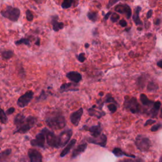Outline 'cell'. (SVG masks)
Segmentation results:
<instances>
[{"label": "cell", "mask_w": 162, "mask_h": 162, "mask_svg": "<svg viewBox=\"0 0 162 162\" xmlns=\"http://www.w3.org/2000/svg\"><path fill=\"white\" fill-rule=\"evenodd\" d=\"M45 123L52 129L60 130L65 127L66 120L61 111H53L46 116Z\"/></svg>", "instance_id": "cell-1"}, {"label": "cell", "mask_w": 162, "mask_h": 162, "mask_svg": "<svg viewBox=\"0 0 162 162\" xmlns=\"http://www.w3.org/2000/svg\"><path fill=\"white\" fill-rule=\"evenodd\" d=\"M37 122V119L34 116H29L22 121L20 124L16 126V130L13 134H25L34 127Z\"/></svg>", "instance_id": "cell-2"}, {"label": "cell", "mask_w": 162, "mask_h": 162, "mask_svg": "<svg viewBox=\"0 0 162 162\" xmlns=\"http://www.w3.org/2000/svg\"><path fill=\"white\" fill-rule=\"evenodd\" d=\"M124 107L127 110L130 111L132 113L136 114L140 112L141 107L138 103L137 99L135 97H129L128 96H125Z\"/></svg>", "instance_id": "cell-3"}, {"label": "cell", "mask_w": 162, "mask_h": 162, "mask_svg": "<svg viewBox=\"0 0 162 162\" xmlns=\"http://www.w3.org/2000/svg\"><path fill=\"white\" fill-rule=\"evenodd\" d=\"M135 144L137 149L141 152H146L152 146V142L148 137L138 135L136 138Z\"/></svg>", "instance_id": "cell-4"}, {"label": "cell", "mask_w": 162, "mask_h": 162, "mask_svg": "<svg viewBox=\"0 0 162 162\" xmlns=\"http://www.w3.org/2000/svg\"><path fill=\"white\" fill-rule=\"evenodd\" d=\"M42 131H43L44 134H45L46 140L49 146L54 148H60L58 136L56 135L53 132L49 131L48 128L46 127L44 128Z\"/></svg>", "instance_id": "cell-5"}, {"label": "cell", "mask_w": 162, "mask_h": 162, "mask_svg": "<svg viewBox=\"0 0 162 162\" xmlns=\"http://www.w3.org/2000/svg\"><path fill=\"white\" fill-rule=\"evenodd\" d=\"M1 13L4 17L9 19L11 21L16 22L18 20L19 18L20 12L19 8H13L12 7H7L6 9L1 11Z\"/></svg>", "instance_id": "cell-6"}, {"label": "cell", "mask_w": 162, "mask_h": 162, "mask_svg": "<svg viewBox=\"0 0 162 162\" xmlns=\"http://www.w3.org/2000/svg\"><path fill=\"white\" fill-rule=\"evenodd\" d=\"M33 97H34V93L32 91H28L18 99L16 104L20 108H25L30 103Z\"/></svg>", "instance_id": "cell-7"}, {"label": "cell", "mask_w": 162, "mask_h": 162, "mask_svg": "<svg viewBox=\"0 0 162 162\" xmlns=\"http://www.w3.org/2000/svg\"><path fill=\"white\" fill-rule=\"evenodd\" d=\"M72 134H73L72 130L69 129V128L62 131L60 134V135L58 136L60 148H62V147L65 146V145L67 144L70 140Z\"/></svg>", "instance_id": "cell-8"}, {"label": "cell", "mask_w": 162, "mask_h": 162, "mask_svg": "<svg viewBox=\"0 0 162 162\" xmlns=\"http://www.w3.org/2000/svg\"><path fill=\"white\" fill-rule=\"evenodd\" d=\"M86 140L88 143L99 145L103 148H105L107 143V136L102 134L97 137H89L86 138Z\"/></svg>", "instance_id": "cell-9"}, {"label": "cell", "mask_w": 162, "mask_h": 162, "mask_svg": "<svg viewBox=\"0 0 162 162\" xmlns=\"http://www.w3.org/2000/svg\"><path fill=\"white\" fill-rule=\"evenodd\" d=\"M46 137L43 131H41L36 136V138L31 141V145L34 147H39L44 148L45 146Z\"/></svg>", "instance_id": "cell-10"}, {"label": "cell", "mask_w": 162, "mask_h": 162, "mask_svg": "<svg viewBox=\"0 0 162 162\" xmlns=\"http://www.w3.org/2000/svg\"><path fill=\"white\" fill-rule=\"evenodd\" d=\"M83 113L84 109L82 108H81L78 110L72 112L70 116V120L72 124L76 127L79 125Z\"/></svg>", "instance_id": "cell-11"}, {"label": "cell", "mask_w": 162, "mask_h": 162, "mask_svg": "<svg viewBox=\"0 0 162 162\" xmlns=\"http://www.w3.org/2000/svg\"><path fill=\"white\" fill-rule=\"evenodd\" d=\"M28 156L31 162L43 161V156L41 153L36 149H30L28 151Z\"/></svg>", "instance_id": "cell-12"}, {"label": "cell", "mask_w": 162, "mask_h": 162, "mask_svg": "<svg viewBox=\"0 0 162 162\" xmlns=\"http://www.w3.org/2000/svg\"><path fill=\"white\" fill-rule=\"evenodd\" d=\"M82 130H86L88 131L89 132L91 133V136L93 137H97L99 136L100 134H102V125L100 124L98 125H93L91 127H87V126L84 125Z\"/></svg>", "instance_id": "cell-13"}, {"label": "cell", "mask_w": 162, "mask_h": 162, "mask_svg": "<svg viewBox=\"0 0 162 162\" xmlns=\"http://www.w3.org/2000/svg\"><path fill=\"white\" fill-rule=\"evenodd\" d=\"M77 87L76 83H64L61 84L60 87V93H64V92H68V91H76L79 90V89L76 88Z\"/></svg>", "instance_id": "cell-14"}, {"label": "cell", "mask_w": 162, "mask_h": 162, "mask_svg": "<svg viewBox=\"0 0 162 162\" xmlns=\"http://www.w3.org/2000/svg\"><path fill=\"white\" fill-rule=\"evenodd\" d=\"M66 77H67L70 81L76 84L79 83L82 79V75L79 72L75 71H71L68 72V73L66 74Z\"/></svg>", "instance_id": "cell-15"}, {"label": "cell", "mask_w": 162, "mask_h": 162, "mask_svg": "<svg viewBox=\"0 0 162 162\" xmlns=\"http://www.w3.org/2000/svg\"><path fill=\"white\" fill-rule=\"evenodd\" d=\"M87 143H82L81 144L78 145L75 147L72 153V159L76 158L78 156H79L81 154L85 152V150L87 149Z\"/></svg>", "instance_id": "cell-16"}, {"label": "cell", "mask_w": 162, "mask_h": 162, "mask_svg": "<svg viewBox=\"0 0 162 162\" xmlns=\"http://www.w3.org/2000/svg\"><path fill=\"white\" fill-rule=\"evenodd\" d=\"M161 103L160 101L154 102L152 106V108H151V110L148 111V115L151 117H152V118H156V117H157L159 111L161 108Z\"/></svg>", "instance_id": "cell-17"}, {"label": "cell", "mask_w": 162, "mask_h": 162, "mask_svg": "<svg viewBox=\"0 0 162 162\" xmlns=\"http://www.w3.org/2000/svg\"><path fill=\"white\" fill-rule=\"evenodd\" d=\"M77 140L75 139H72L71 141H69V143L66 144L65 146L66 147H65V148L63 149L62 152L60 153V157L61 158H63L64 156H65L66 155L69 154L70 151L73 148V147H74L75 144H76Z\"/></svg>", "instance_id": "cell-18"}, {"label": "cell", "mask_w": 162, "mask_h": 162, "mask_svg": "<svg viewBox=\"0 0 162 162\" xmlns=\"http://www.w3.org/2000/svg\"><path fill=\"white\" fill-rule=\"evenodd\" d=\"M96 105H93L91 108H90L89 109H88V113L89 114V115L91 116H96L97 117L98 119H101L102 116H105L106 115L105 112L102 110L100 111H98L96 109Z\"/></svg>", "instance_id": "cell-19"}, {"label": "cell", "mask_w": 162, "mask_h": 162, "mask_svg": "<svg viewBox=\"0 0 162 162\" xmlns=\"http://www.w3.org/2000/svg\"><path fill=\"white\" fill-rule=\"evenodd\" d=\"M112 153L115 156H116V157H122V156H127V157L132 158H136V156L135 155L127 154L119 148H115L112 151Z\"/></svg>", "instance_id": "cell-20"}, {"label": "cell", "mask_w": 162, "mask_h": 162, "mask_svg": "<svg viewBox=\"0 0 162 162\" xmlns=\"http://www.w3.org/2000/svg\"><path fill=\"white\" fill-rule=\"evenodd\" d=\"M140 100L143 105L148 107H152L154 103V102L150 100L145 94H141L140 95Z\"/></svg>", "instance_id": "cell-21"}, {"label": "cell", "mask_w": 162, "mask_h": 162, "mask_svg": "<svg viewBox=\"0 0 162 162\" xmlns=\"http://www.w3.org/2000/svg\"><path fill=\"white\" fill-rule=\"evenodd\" d=\"M159 89V87L157 84L153 81H150L148 82L147 86V91L148 92H155Z\"/></svg>", "instance_id": "cell-22"}, {"label": "cell", "mask_w": 162, "mask_h": 162, "mask_svg": "<svg viewBox=\"0 0 162 162\" xmlns=\"http://www.w3.org/2000/svg\"><path fill=\"white\" fill-rule=\"evenodd\" d=\"M13 54V52L12 50H6V51H4L1 53L2 57L4 60H9L11 58H12Z\"/></svg>", "instance_id": "cell-23"}, {"label": "cell", "mask_w": 162, "mask_h": 162, "mask_svg": "<svg viewBox=\"0 0 162 162\" xmlns=\"http://www.w3.org/2000/svg\"><path fill=\"white\" fill-rule=\"evenodd\" d=\"M0 122L3 124H6L8 122L7 114L1 107H0Z\"/></svg>", "instance_id": "cell-24"}, {"label": "cell", "mask_w": 162, "mask_h": 162, "mask_svg": "<svg viewBox=\"0 0 162 162\" xmlns=\"http://www.w3.org/2000/svg\"><path fill=\"white\" fill-rule=\"evenodd\" d=\"M16 45H20V44H25L26 46H30L31 42L29 39L27 38H22L20 40L16 41L15 42Z\"/></svg>", "instance_id": "cell-25"}, {"label": "cell", "mask_w": 162, "mask_h": 162, "mask_svg": "<svg viewBox=\"0 0 162 162\" xmlns=\"http://www.w3.org/2000/svg\"><path fill=\"white\" fill-rule=\"evenodd\" d=\"M12 153V149H7L4 150L3 152L0 153V161L4 160L5 158H7L8 156Z\"/></svg>", "instance_id": "cell-26"}, {"label": "cell", "mask_w": 162, "mask_h": 162, "mask_svg": "<svg viewBox=\"0 0 162 162\" xmlns=\"http://www.w3.org/2000/svg\"><path fill=\"white\" fill-rule=\"evenodd\" d=\"M53 30L56 32H58L60 29H61L63 28V24L62 22H57V21H54V22H53Z\"/></svg>", "instance_id": "cell-27"}, {"label": "cell", "mask_w": 162, "mask_h": 162, "mask_svg": "<svg viewBox=\"0 0 162 162\" xmlns=\"http://www.w3.org/2000/svg\"><path fill=\"white\" fill-rule=\"evenodd\" d=\"M105 103H113L117 105V102L115 101V99L112 96V95H111V94H107V96H106L105 99Z\"/></svg>", "instance_id": "cell-28"}, {"label": "cell", "mask_w": 162, "mask_h": 162, "mask_svg": "<svg viewBox=\"0 0 162 162\" xmlns=\"http://www.w3.org/2000/svg\"><path fill=\"white\" fill-rule=\"evenodd\" d=\"M108 108L111 113H114L117 110V107H116V104L111 103V104H109L108 105Z\"/></svg>", "instance_id": "cell-29"}, {"label": "cell", "mask_w": 162, "mask_h": 162, "mask_svg": "<svg viewBox=\"0 0 162 162\" xmlns=\"http://www.w3.org/2000/svg\"><path fill=\"white\" fill-rule=\"evenodd\" d=\"M77 60H79L80 62L83 63L84 62V61L86 60V57H85V53H81L77 55Z\"/></svg>", "instance_id": "cell-30"}, {"label": "cell", "mask_w": 162, "mask_h": 162, "mask_svg": "<svg viewBox=\"0 0 162 162\" xmlns=\"http://www.w3.org/2000/svg\"><path fill=\"white\" fill-rule=\"evenodd\" d=\"M161 127V123H159V124L153 125L152 127V128H151L150 130L152 132H156V131H158L159 129H160Z\"/></svg>", "instance_id": "cell-31"}, {"label": "cell", "mask_w": 162, "mask_h": 162, "mask_svg": "<svg viewBox=\"0 0 162 162\" xmlns=\"http://www.w3.org/2000/svg\"><path fill=\"white\" fill-rule=\"evenodd\" d=\"M119 19H120V16L115 13H113L112 15H111V18H110L111 21L113 22V23H115V22H116L119 20Z\"/></svg>", "instance_id": "cell-32"}, {"label": "cell", "mask_w": 162, "mask_h": 162, "mask_svg": "<svg viewBox=\"0 0 162 162\" xmlns=\"http://www.w3.org/2000/svg\"><path fill=\"white\" fill-rule=\"evenodd\" d=\"M26 17L28 21H32L33 20V15L29 10H27L26 12Z\"/></svg>", "instance_id": "cell-33"}, {"label": "cell", "mask_w": 162, "mask_h": 162, "mask_svg": "<svg viewBox=\"0 0 162 162\" xmlns=\"http://www.w3.org/2000/svg\"><path fill=\"white\" fill-rule=\"evenodd\" d=\"M156 122V121L155 120H153V119H148L146 121V122H145V124L144 125V126H148V125H153L154 124H155V123Z\"/></svg>", "instance_id": "cell-34"}, {"label": "cell", "mask_w": 162, "mask_h": 162, "mask_svg": "<svg viewBox=\"0 0 162 162\" xmlns=\"http://www.w3.org/2000/svg\"><path fill=\"white\" fill-rule=\"evenodd\" d=\"M46 94H45V92H44V91H42L40 96L38 97L37 98V100H44L46 98Z\"/></svg>", "instance_id": "cell-35"}, {"label": "cell", "mask_w": 162, "mask_h": 162, "mask_svg": "<svg viewBox=\"0 0 162 162\" xmlns=\"http://www.w3.org/2000/svg\"><path fill=\"white\" fill-rule=\"evenodd\" d=\"M15 110V108H13V107H11V108H10L9 109H8V110H7V111H6V114L8 115H12V114H13V113H14Z\"/></svg>", "instance_id": "cell-36"}, {"label": "cell", "mask_w": 162, "mask_h": 162, "mask_svg": "<svg viewBox=\"0 0 162 162\" xmlns=\"http://www.w3.org/2000/svg\"><path fill=\"white\" fill-rule=\"evenodd\" d=\"M119 24L122 27H126L127 25V22L125 20H124V19H122V20H121L119 21Z\"/></svg>", "instance_id": "cell-37"}, {"label": "cell", "mask_w": 162, "mask_h": 162, "mask_svg": "<svg viewBox=\"0 0 162 162\" xmlns=\"http://www.w3.org/2000/svg\"><path fill=\"white\" fill-rule=\"evenodd\" d=\"M162 60H160V61H158V62H157V66H158L160 68H161V66H162Z\"/></svg>", "instance_id": "cell-38"}, {"label": "cell", "mask_w": 162, "mask_h": 162, "mask_svg": "<svg viewBox=\"0 0 162 162\" xmlns=\"http://www.w3.org/2000/svg\"><path fill=\"white\" fill-rule=\"evenodd\" d=\"M35 44L37 46H40V38H37V41L35 43Z\"/></svg>", "instance_id": "cell-39"}, {"label": "cell", "mask_w": 162, "mask_h": 162, "mask_svg": "<svg viewBox=\"0 0 162 162\" xmlns=\"http://www.w3.org/2000/svg\"><path fill=\"white\" fill-rule=\"evenodd\" d=\"M103 95H104V93L103 92H100L99 93V96H103Z\"/></svg>", "instance_id": "cell-40"}, {"label": "cell", "mask_w": 162, "mask_h": 162, "mask_svg": "<svg viewBox=\"0 0 162 162\" xmlns=\"http://www.w3.org/2000/svg\"><path fill=\"white\" fill-rule=\"evenodd\" d=\"M89 46H90V45H89V44H88V43L85 44V48H88L89 47Z\"/></svg>", "instance_id": "cell-41"}, {"label": "cell", "mask_w": 162, "mask_h": 162, "mask_svg": "<svg viewBox=\"0 0 162 162\" xmlns=\"http://www.w3.org/2000/svg\"><path fill=\"white\" fill-rule=\"evenodd\" d=\"M1 131V127H0V132Z\"/></svg>", "instance_id": "cell-42"}, {"label": "cell", "mask_w": 162, "mask_h": 162, "mask_svg": "<svg viewBox=\"0 0 162 162\" xmlns=\"http://www.w3.org/2000/svg\"><path fill=\"white\" fill-rule=\"evenodd\" d=\"M0 150H1V148H0Z\"/></svg>", "instance_id": "cell-43"}]
</instances>
